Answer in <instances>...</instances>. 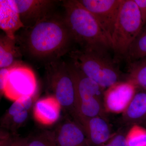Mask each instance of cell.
Here are the masks:
<instances>
[{
    "label": "cell",
    "mask_w": 146,
    "mask_h": 146,
    "mask_svg": "<svg viewBox=\"0 0 146 146\" xmlns=\"http://www.w3.org/2000/svg\"><path fill=\"white\" fill-rule=\"evenodd\" d=\"M23 105L27 110H29L32 105V97L30 96H24L21 97L18 99Z\"/></svg>",
    "instance_id": "cell-24"
},
{
    "label": "cell",
    "mask_w": 146,
    "mask_h": 146,
    "mask_svg": "<svg viewBox=\"0 0 146 146\" xmlns=\"http://www.w3.org/2000/svg\"><path fill=\"white\" fill-rule=\"evenodd\" d=\"M109 50L80 48L70 51L71 63L86 76L106 89L119 82L126 80Z\"/></svg>",
    "instance_id": "cell-3"
},
{
    "label": "cell",
    "mask_w": 146,
    "mask_h": 146,
    "mask_svg": "<svg viewBox=\"0 0 146 146\" xmlns=\"http://www.w3.org/2000/svg\"><path fill=\"white\" fill-rule=\"evenodd\" d=\"M125 124L141 125L146 121V91L138 89L125 112L122 114Z\"/></svg>",
    "instance_id": "cell-14"
},
{
    "label": "cell",
    "mask_w": 146,
    "mask_h": 146,
    "mask_svg": "<svg viewBox=\"0 0 146 146\" xmlns=\"http://www.w3.org/2000/svg\"><path fill=\"white\" fill-rule=\"evenodd\" d=\"M128 64L126 80L133 82L138 89L146 91V56Z\"/></svg>",
    "instance_id": "cell-16"
},
{
    "label": "cell",
    "mask_w": 146,
    "mask_h": 146,
    "mask_svg": "<svg viewBox=\"0 0 146 146\" xmlns=\"http://www.w3.org/2000/svg\"><path fill=\"white\" fill-rule=\"evenodd\" d=\"M47 78L54 97L61 106L75 110L76 95L74 84L68 63L60 59L46 63Z\"/></svg>",
    "instance_id": "cell-5"
},
{
    "label": "cell",
    "mask_w": 146,
    "mask_h": 146,
    "mask_svg": "<svg viewBox=\"0 0 146 146\" xmlns=\"http://www.w3.org/2000/svg\"><path fill=\"white\" fill-rule=\"evenodd\" d=\"M16 39L23 54L46 63L69 53L74 42L64 16L54 12L34 26L23 28Z\"/></svg>",
    "instance_id": "cell-1"
},
{
    "label": "cell",
    "mask_w": 146,
    "mask_h": 146,
    "mask_svg": "<svg viewBox=\"0 0 146 146\" xmlns=\"http://www.w3.org/2000/svg\"><path fill=\"white\" fill-rule=\"evenodd\" d=\"M10 146H29L27 139H9Z\"/></svg>",
    "instance_id": "cell-25"
},
{
    "label": "cell",
    "mask_w": 146,
    "mask_h": 146,
    "mask_svg": "<svg viewBox=\"0 0 146 146\" xmlns=\"http://www.w3.org/2000/svg\"><path fill=\"white\" fill-rule=\"evenodd\" d=\"M20 15L24 28L34 26L53 12L58 1L53 0H11Z\"/></svg>",
    "instance_id": "cell-9"
},
{
    "label": "cell",
    "mask_w": 146,
    "mask_h": 146,
    "mask_svg": "<svg viewBox=\"0 0 146 146\" xmlns=\"http://www.w3.org/2000/svg\"><path fill=\"white\" fill-rule=\"evenodd\" d=\"M127 146H146V128L140 125L130 126L126 133Z\"/></svg>",
    "instance_id": "cell-18"
},
{
    "label": "cell",
    "mask_w": 146,
    "mask_h": 146,
    "mask_svg": "<svg viewBox=\"0 0 146 146\" xmlns=\"http://www.w3.org/2000/svg\"><path fill=\"white\" fill-rule=\"evenodd\" d=\"M76 119L85 132L90 146H101L113 136L107 118L97 117Z\"/></svg>",
    "instance_id": "cell-10"
},
{
    "label": "cell",
    "mask_w": 146,
    "mask_h": 146,
    "mask_svg": "<svg viewBox=\"0 0 146 146\" xmlns=\"http://www.w3.org/2000/svg\"><path fill=\"white\" fill-rule=\"evenodd\" d=\"M141 125L143 126L144 127H145L146 128V121H145V122L143 123Z\"/></svg>",
    "instance_id": "cell-27"
},
{
    "label": "cell",
    "mask_w": 146,
    "mask_h": 146,
    "mask_svg": "<svg viewBox=\"0 0 146 146\" xmlns=\"http://www.w3.org/2000/svg\"><path fill=\"white\" fill-rule=\"evenodd\" d=\"M0 27L5 34L12 39H16V33L24 28L18 11L11 0L0 1Z\"/></svg>",
    "instance_id": "cell-12"
},
{
    "label": "cell",
    "mask_w": 146,
    "mask_h": 146,
    "mask_svg": "<svg viewBox=\"0 0 146 146\" xmlns=\"http://www.w3.org/2000/svg\"><path fill=\"white\" fill-rule=\"evenodd\" d=\"M141 13L143 26L146 25V0H134Z\"/></svg>",
    "instance_id": "cell-23"
},
{
    "label": "cell",
    "mask_w": 146,
    "mask_h": 146,
    "mask_svg": "<svg viewBox=\"0 0 146 146\" xmlns=\"http://www.w3.org/2000/svg\"><path fill=\"white\" fill-rule=\"evenodd\" d=\"M78 1L94 15L111 41L122 0Z\"/></svg>",
    "instance_id": "cell-7"
},
{
    "label": "cell",
    "mask_w": 146,
    "mask_h": 146,
    "mask_svg": "<svg viewBox=\"0 0 146 146\" xmlns=\"http://www.w3.org/2000/svg\"><path fill=\"white\" fill-rule=\"evenodd\" d=\"M146 56V25L131 45L125 59L128 63L139 60Z\"/></svg>",
    "instance_id": "cell-17"
},
{
    "label": "cell",
    "mask_w": 146,
    "mask_h": 146,
    "mask_svg": "<svg viewBox=\"0 0 146 146\" xmlns=\"http://www.w3.org/2000/svg\"><path fill=\"white\" fill-rule=\"evenodd\" d=\"M61 106L54 96L48 97L39 100L35 105L34 117L42 124H52L59 119Z\"/></svg>",
    "instance_id": "cell-13"
},
{
    "label": "cell",
    "mask_w": 146,
    "mask_h": 146,
    "mask_svg": "<svg viewBox=\"0 0 146 146\" xmlns=\"http://www.w3.org/2000/svg\"><path fill=\"white\" fill-rule=\"evenodd\" d=\"M143 27L140 11L134 0H122L111 38L112 50L117 63L125 58Z\"/></svg>",
    "instance_id": "cell-4"
},
{
    "label": "cell",
    "mask_w": 146,
    "mask_h": 146,
    "mask_svg": "<svg viewBox=\"0 0 146 146\" xmlns=\"http://www.w3.org/2000/svg\"><path fill=\"white\" fill-rule=\"evenodd\" d=\"M137 87L129 80L119 82L106 89L103 103L107 113L123 114L137 91Z\"/></svg>",
    "instance_id": "cell-8"
},
{
    "label": "cell",
    "mask_w": 146,
    "mask_h": 146,
    "mask_svg": "<svg viewBox=\"0 0 146 146\" xmlns=\"http://www.w3.org/2000/svg\"><path fill=\"white\" fill-rule=\"evenodd\" d=\"M37 89L36 76L30 68L19 62L9 67L8 80L3 93L7 98L15 101L21 97H33Z\"/></svg>",
    "instance_id": "cell-6"
},
{
    "label": "cell",
    "mask_w": 146,
    "mask_h": 146,
    "mask_svg": "<svg viewBox=\"0 0 146 146\" xmlns=\"http://www.w3.org/2000/svg\"><path fill=\"white\" fill-rule=\"evenodd\" d=\"M126 133L120 131L113 134L109 141L101 146H127Z\"/></svg>",
    "instance_id": "cell-21"
},
{
    "label": "cell",
    "mask_w": 146,
    "mask_h": 146,
    "mask_svg": "<svg viewBox=\"0 0 146 146\" xmlns=\"http://www.w3.org/2000/svg\"><path fill=\"white\" fill-rule=\"evenodd\" d=\"M16 39H12L5 34L0 37V68H9L19 63L23 55Z\"/></svg>",
    "instance_id": "cell-15"
},
{
    "label": "cell",
    "mask_w": 146,
    "mask_h": 146,
    "mask_svg": "<svg viewBox=\"0 0 146 146\" xmlns=\"http://www.w3.org/2000/svg\"><path fill=\"white\" fill-rule=\"evenodd\" d=\"M64 17L74 42L80 48L112 50L111 40L94 15L78 0L63 1Z\"/></svg>",
    "instance_id": "cell-2"
},
{
    "label": "cell",
    "mask_w": 146,
    "mask_h": 146,
    "mask_svg": "<svg viewBox=\"0 0 146 146\" xmlns=\"http://www.w3.org/2000/svg\"><path fill=\"white\" fill-rule=\"evenodd\" d=\"M9 67L1 69L0 70V89L3 93L7 82L9 74Z\"/></svg>",
    "instance_id": "cell-22"
},
{
    "label": "cell",
    "mask_w": 146,
    "mask_h": 146,
    "mask_svg": "<svg viewBox=\"0 0 146 146\" xmlns=\"http://www.w3.org/2000/svg\"><path fill=\"white\" fill-rule=\"evenodd\" d=\"M1 146H10L8 138H4L1 141Z\"/></svg>",
    "instance_id": "cell-26"
},
{
    "label": "cell",
    "mask_w": 146,
    "mask_h": 146,
    "mask_svg": "<svg viewBox=\"0 0 146 146\" xmlns=\"http://www.w3.org/2000/svg\"><path fill=\"white\" fill-rule=\"evenodd\" d=\"M28 110L18 100L14 101L9 109L8 116L16 125H20L25 121L28 116Z\"/></svg>",
    "instance_id": "cell-19"
},
{
    "label": "cell",
    "mask_w": 146,
    "mask_h": 146,
    "mask_svg": "<svg viewBox=\"0 0 146 146\" xmlns=\"http://www.w3.org/2000/svg\"><path fill=\"white\" fill-rule=\"evenodd\" d=\"M52 133L58 146H90L84 131L78 123L67 121Z\"/></svg>",
    "instance_id": "cell-11"
},
{
    "label": "cell",
    "mask_w": 146,
    "mask_h": 146,
    "mask_svg": "<svg viewBox=\"0 0 146 146\" xmlns=\"http://www.w3.org/2000/svg\"><path fill=\"white\" fill-rule=\"evenodd\" d=\"M27 140L29 146H58L51 133H42Z\"/></svg>",
    "instance_id": "cell-20"
}]
</instances>
